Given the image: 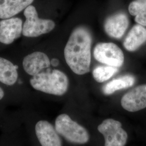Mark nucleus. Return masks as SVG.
Segmentation results:
<instances>
[{"instance_id":"obj_1","label":"nucleus","mask_w":146,"mask_h":146,"mask_svg":"<svg viewBox=\"0 0 146 146\" xmlns=\"http://www.w3.org/2000/svg\"><path fill=\"white\" fill-rule=\"evenodd\" d=\"M92 37L84 27L75 28L68 39L64 56L69 68L77 75H84L90 70Z\"/></svg>"},{"instance_id":"obj_2","label":"nucleus","mask_w":146,"mask_h":146,"mask_svg":"<svg viewBox=\"0 0 146 146\" xmlns=\"http://www.w3.org/2000/svg\"><path fill=\"white\" fill-rule=\"evenodd\" d=\"M32 88L37 91L55 96L66 94L69 87V79L62 71L48 68L29 80Z\"/></svg>"},{"instance_id":"obj_3","label":"nucleus","mask_w":146,"mask_h":146,"mask_svg":"<svg viewBox=\"0 0 146 146\" xmlns=\"http://www.w3.org/2000/svg\"><path fill=\"white\" fill-rule=\"evenodd\" d=\"M55 128L60 136L70 143L82 145L89 140L87 131L66 114L58 115L55 121Z\"/></svg>"},{"instance_id":"obj_4","label":"nucleus","mask_w":146,"mask_h":146,"mask_svg":"<svg viewBox=\"0 0 146 146\" xmlns=\"http://www.w3.org/2000/svg\"><path fill=\"white\" fill-rule=\"evenodd\" d=\"M26 21L23 25L22 35L27 37H36L52 31L55 27L54 21L40 19L35 7L29 5L24 11Z\"/></svg>"},{"instance_id":"obj_5","label":"nucleus","mask_w":146,"mask_h":146,"mask_svg":"<svg viewBox=\"0 0 146 146\" xmlns=\"http://www.w3.org/2000/svg\"><path fill=\"white\" fill-rule=\"evenodd\" d=\"M98 130L104 136V146H125L127 143L128 134L117 120L106 119L99 125Z\"/></svg>"},{"instance_id":"obj_6","label":"nucleus","mask_w":146,"mask_h":146,"mask_svg":"<svg viewBox=\"0 0 146 146\" xmlns=\"http://www.w3.org/2000/svg\"><path fill=\"white\" fill-rule=\"evenodd\" d=\"M94 56L99 62L117 68L121 67L125 60L122 50L111 42L98 43L94 48Z\"/></svg>"},{"instance_id":"obj_7","label":"nucleus","mask_w":146,"mask_h":146,"mask_svg":"<svg viewBox=\"0 0 146 146\" xmlns=\"http://www.w3.org/2000/svg\"><path fill=\"white\" fill-rule=\"evenodd\" d=\"M34 133L40 146H62L55 126L47 120H39L33 127Z\"/></svg>"},{"instance_id":"obj_8","label":"nucleus","mask_w":146,"mask_h":146,"mask_svg":"<svg viewBox=\"0 0 146 146\" xmlns=\"http://www.w3.org/2000/svg\"><path fill=\"white\" fill-rule=\"evenodd\" d=\"M121 104L123 108L129 112H136L146 108V84L136 86L125 93Z\"/></svg>"},{"instance_id":"obj_9","label":"nucleus","mask_w":146,"mask_h":146,"mask_svg":"<svg viewBox=\"0 0 146 146\" xmlns=\"http://www.w3.org/2000/svg\"><path fill=\"white\" fill-rule=\"evenodd\" d=\"M23 22L19 17H11L0 21V42L10 44L21 36Z\"/></svg>"},{"instance_id":"obj_10","label":"nucleus","mask_w":146,"mask_h":146,"mask_svg":"<svg viewBox=\"0 0 146 146\" xmlns=\"http://www.w3.org/2000/svg\"><path fill=\"white\" fill-rule=\"evenodd\" d=\"M50 64L49 58L45 53L41 52H35L27 55L22 62L24 70L31 76L49 68Z\"/></svg>"},{"instance_id":"obj_11","label":"nucleus","mask_w":146,"mask_h":146,"mask_svg":"<svg viewBox=\"0 0 146 146\" xmlns=\"http://www.w3.org/2000/svg\"><path fill=\"white\" fill-rule=\"evenodd\" d=\"M128 16L123 13H118L108 17L104 22V31L113 38L119 39L123 36L129 26Z\"/></svg>"},{"instance_id":"obj_12","label":"nucleus","mask_w":146,"mask_h":146,"mask_svg":"<svg viewBox=\"0 0 146 146\" xmlns=\"http://www.w3.org/2000/svg\"><path fill=\"white\" fill-rule=\"evenodd\" d=\"M34 0H0V19L13 17L31 5Z\"/></svg>"},{"instance_id":"obj_13","label":"nucleus","mask_w":146,"mask_h":146,"mask_svg":"<svg viewBox=\"0 0 146 146\" xmlns=\"http://www.w3.org/2000/svg\"><path fill=\"white\" fill-rule=\"evenodd\" d=\"M146 42V28L139 24L131 29L123 41V46L129 52H134Z\"/></svg>"},{"instance_id":"obj_14","label":"nucleus","mask_w":146,"mask_h":146,"mask_svg":"<svg viewBox=\"0 0 146 146\" xmlns=\"http://www.w3.org/2000/svg\"><path fill=\"white\" fill-rule=\"evenodd\" d=\"M18 78L17 67L9 60L0 57V82L7 86H13Z\"/></svg>"},{"instance_id":"obj_15","label":"nucleus","mask_w":146,"mask_h":146,"mask_svg":"<svg viewBox=\"0 0 146 146\" xmlns=\"http://www.w3.org/2000/svg\"><path fill=\"white\" fill-rule=\"evenodd\" d=\"M135 81V79L132 75H126L121 76L106 84L103 87V92L105 95H111L116 91L131 87Z\"/></svg>"},{"instance_id":"obj_16","label":"nucleus","mask_w":146,"mask_h":146,"mask_svg":"<svg viewBox=\"0 0 146 146\" xmlns=\"http://www.w3.org/2000/svg\"><path fill=\"white\" fill-rule=\"evenodd\" d=\"M131 15L135 16V21L138 24L146 26V0H135L128 7Z\"/></svg>"},{"instance_id":"obj_17","label":"nucleus","mask_w":146,"mask_h":146,"mask_svg":"<svg viewBox=\"0 0 146 146\" xmlns=\"http://www.w3.org/2000/svg\"><path fill=\"white\" fill-rule=\"evenodd\" d=\"M118 72V68L108 65L99 66L93 71V75L96 81L102 83L111 78Z\"/></svg>"},{"instance_id":"obj_18","label":"nucleus","mask_w":146,"mask_h":146,"mask_svg":"<svg viewBox=\"0 0 146 146\" xmlns=\"http://www.w3.org/2000/svg\"><path fill=\"white\" fill-rule=\"evenodd\" d=\"M5 93L3 89L0 87V101L5 98Z\"/></svg>"},{"instance_id":"obj_19","label":"nucleus","mask_w":146,"mask_h":146,"mask_svg":"<svg viewBox=\"0 0 146 146\" xmlns=\"http://www.w3.org/2000/svg\"><path fill=\"white\" fill-rule=\"evenodd\" d=\"M51 64L54 67L57 66L58 64V61L56 59H53L51 62Z\"/></svg>"},{"instance_id":"obj_20","label":"nucleus","mask_w":146,"mask_h":146,"mask_svg":"<svg viewBox=\"0 0 146 146\" xmlns=\"http://www.w3.org/2000/svg\"><path fill=\"white\" fill-rule=\"evenodd\" d=\"M8 142V141L6 140V142L5 143V146H19V145H16L15 143H14V144H12L11 143H11H9V145H8V143L7 142Z\"/></svg>"},{"instance_id":"obj_21","label":"nucleus","mask_w":146,"mask_h":146,"mask_svg":"<svg viewBox=\"0 0 146 146\" xmlns=\"http://www.w3.org/2000/svg\"><path fill=\"white\" fill-rule=\"evenodd\" d=\"M1 120H2V115H0V124H1V122H2Z\"/></svg>"}]
</instances>
